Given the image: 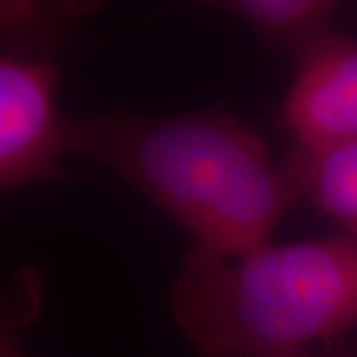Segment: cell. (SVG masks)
<instances>
[{
    "label": "cell",
    "mask_w": 357,
    "mask_h": 357,
    "mask_svg": "<svg viewBox=\"0 0 357 357\" xmlns=\"http://www.w3.org/2000/svg\"><path fill=\"white\" fill-rule=\"evenodd\" d=\"M64 141L66 153L114 171L217 258L270 243L298 201L262 137L222 107L64 117Z\"/></svg>",
    "instance_id": "6da1fadb"
},
{
    "label": "cell",
    "mask_w": 357,
    "mask_h": 357,
    "mask_svg": "<svg viewBox=\"0 0 357 357\" xmlns=\"http://www.w3.org/2000/svg\"><path fill=\"white\" fill-rule=\"evenodd\" d=\"M169 306L199 357H307L357 326V238L268 243L236 258L192 248Z\"/></svg>",
    "instance_id": "7a4b0ae2"
},
{
    "label": "cell",
    "mask_w": 357,
    "mask_h": 357,
    "mask_svg": "<svg viewBox=\"0 0 357 357\" xmlns=\"http://www.w3.org/2000/svg\"><path fill=\"white\" fill-rule=\"evenodd\" d=\"M58 66L52 56L2 52L0 58V189L70 177L64 117L58 114Z\"/></svg>",
    "instance_id": "3957f363"
},
{
    "label": "cell",
    "mask_w": 357,
    "mask_h": 357,
    "mask_svg": "<svg viewBox=\"0 0 357 357\" xmlns=\"http://www.w3.org/2000/svg\"><path fill=\"white\" fill-rule=\"evenodd\" d=\"M294 60L282 119L296 147L357 141V40L332 30Z\"/></svg>",
    "instance_id": "277c9868"
},
{
    "label": "cell",
    "mask_w": 357,
    "mask_h": 357,
    "mask_svg": "<svg viewBox=\"0 0 357 357\" xmlns=\"http://www.w3.org/2000/svg\"><path fill=\"white\" fill-rule=\"evenodd\" d=\"M282 171L296 199L306 201L324 217L357 238V141L326 149L296 147Z\"/></svg>",
    "instance_id": "5b68a950"
},
{
    "label": "cell",
    "mask_w": 357,
    "mask_h": 357,
    "mask_svg": "<svg viewBox=\"0 0 357 357\" xmlns=\"http://www.w3.org/2000/svg\"><path fill=\"white\" fill-rule=\"evenodd\" d=\"M197 6L241 20L268 44L290 52L294 58L332 32L337 10V2L330 0H215Z\"/></svg>",
    "instance_id": "8992f818"
},
{
    "label": "cell",
    "mask_w": 357,
    "mask_h": 357,
    "mask_svg": "<svg viewBox=\"0 0 357 357\" xmlns=\"http://www.w3.org/2000/svg\"><path fill=\"white\" fill-rule=\"evenodd\" d=\"M89 4L72 2H0L2 46L8 54L52 56L72 24L88 14Z\"/></svg>",
    "instance_id": "52a82bcc"
},
{
    "label": "cell",
    "mask_w": 357,
    "mask_h": 357,
    "mask_svg": "<svg viewBox=\"0 0 357 357\" xmlns=\"http://www.w3.org/2000/svg\"><path fill=\"white\" fill-rule=\"evenodd\" d=\"M0 357H24L16 344L13 324L2 319V337H0Z\"/></svg>",
    "instance_id": "ba28073f"
}]
</instances>
